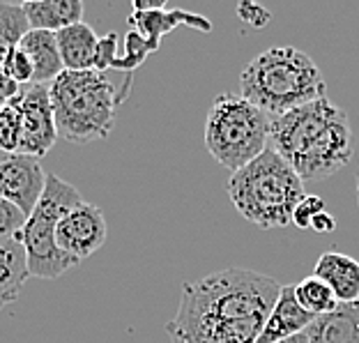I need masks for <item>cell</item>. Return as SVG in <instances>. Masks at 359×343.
<instances>
[{
    "instance_id": "44dd1931",
    "label": "cell",
    "mask_w": 359,
    "mask_h": 343,
    "mask_svg": "<svg viewBox=\"0 0 359 343\" xmlns=\"http://www.w3.org/2000/svg\"><path fill=\"white\" fill-rule=\"evenodd\" d=\"M21 145V113L14 100L0 109V152L16 154Z\"/></svg>"
},
{
    "instance_id": "e0dca14e",
    "label": "cell",
    "mask_w": 359,
    "mask_h": 343,
    "mask_svg": "<svg viewBox=\"0 0 359 343\" xmlns=\"http://www.w3.org/2000/svg\"><path fill=\"white\" fill-rule=\"evenodd\" d=\"M23 12L30 23V30L58 32L83 19V3L81 0H28L23 3Z\"/></svg>"
},
{
    "instance_id": "2e32d148",
    "label": "cell",
    "mask_w": 359,
    "mask_h": 343,
    "mask_svg": "<svg viewBox=\"0 0 359 343\" xmlns=\"http://www.w3.org/2000/svg\"><path fill=\"white\" fill-rule=\"evenodd\" d=\"M55 42L62 58V67L67 72H88L95 67V53H97V32L88 23H74L69 28H62L55 32Z\"/></svg>"
},
{
    "instance_id": "8992f818",
    "label": "cell",
    "mask_w": 359,
    "mask_h": 343,
    "mask_svg": "<svg viewBox=\"0 0 359 343\" xmlns=\"http://www.w3.org/2000/svg\"><path fill=\"white\" fill-rule=\"evenodd\" d=\"M269 127L272 118L242 95H219L205 120V148L235 173L269 148Z\"/></svg>"
},
{
    "instance_id": "603a6c76",
    "label": "cell",
    "mask_w": 359,
    "mask_h": 343,
    "mask_svg": "<svg viewBox=\"0 0 359 343\" xmlns=\"http://www.w3.org/2000/svg\"><path fill=\"white\" fill-rule=\"evenodd\" d=\"M118 32H109V35L100 37V42H97V53H95V72H100V74H106L109 69H113V65L118 60Z\"/></svg>"
},
{
    "instance_id": "d6986e66",
    "label": "cell",
    "mask_w": 359,
    "mask_h": 343,
    "mask_svg": "<svg viewBox=\"0 0 359 343\" xmlns=\"http://www.w3.org/2000/svg\"><path fill=\"white\" fill-rule=\"evenodd\" d=\"M30 32V23L23 12V5L0 3V65L14 48H19L21 39Z\"/></svg>"
},
{
    "instance_id": "5bb4252c",
    "label": "cell",
    "mask_w": 359,
    "mask_h": 343,
    "mask_svg": "<svg viewBox=\"0 0 359 343\" xmlns=\"http://www.w3.org/2000/svg\"><path fill=\"white\" fill-rule=\"evenodd\" d=\"M19 48L32 62V83L35 86H51L65 72L58 42H55V32L30 30L21 39Z\"/></svg>"
},
{
    "instance_id": "277c9868",
    "label": "cell",
    "mask_w": 359,
    "mask_h": 343,
    "mask_svg": "<svg viewBox=\"0 0 359 343\" xmlns=\"http://www.w3.org/2000/svg\"><path fill=\"white\" fill-rule=\"evenodd\" d=\"M235 210L258 228L272 231L292 224V212L304 199V182L274 150H265L228 180Z\"/></svg>"
},
{
    "instance_id": "ac0fdd59",
    "label": "cell",
    "mask_w": 359,
    "mask_h": 343,
    "mask_svg": "<svg viewBox=\"0 0 359 343\" xmlns=\"http://www.w3.org/2000/svg\"><path fill=\"white\" fill-rule=\"evenodd\" d=\"M28 260L16 238L0 240V309L19 300L28 281Z\"/></svg>"
},
{
    "instance_id": "6da1fadb",
    "label": "cell",
    "mask_w": 359,
    "mask_h": 343,
    "mask_svg": "<svg viewBox=\"0 0 359 343\" xmlns=\"http://www.w3.org/2000/svg\"><path fill=\"white\" fill-rule=\"evenodd\" d=\"M279 292V281L244 267L219 269L187 281L177 311L166 323L168 341L256 343Z\"/></svg>"
},
{
    "instance_id": "4fadbf2b",
    "label": "cell",
    "mask_w": 359,
    "mask_h": 343,
    "mask_svg": "<svg viewBox=\"0 0 359 343\" xmlns=\"http://www.w3.org/2000/svg\"><path fill=\"white\" fill-rule=\"evenodd\" d=\"M313 276L330 285L339 304L359 302V263L341 251H325L313 267Z\"/></svg>"
},
{
    "instance_id": "8fae6325",
    "label": "cell",
    "mask_w": 359,
    "mask_h": 343,
    "mask_svg": "<svg viewBox=\"0 0 359 343\" xmlns=\"http://www.w3.org/2000/svg\"><path fill=\"white\" fill-rule=\"evenodd\" d=\"M129 26H132L138 35L145 39V44L154 53L161 44V37L166 32L175 30L180 26H189L194 30L210 32L212 21L203 14H194L187 10H168L166 3H145V0H136L134 12L129 16Z\"/></svg>"
},
{
    "instance_id": "9c48e42d",
    "label": "cell",
    "mask_w": 359,
    "mask_h": 343,
    "mask_svg": "<svg viewBox=\"0 0 359 343\" xmlns=\"http://www.w3.org/2000/svg\"><path fill=\"white\" fill-rule=\"evenodd\" d=\"M106 235H109V226H106L102 210L83 201L58 222L55 240L65 254L74 256L81 263L104 247Z\"/></svg>"
},
{
    "instance_id": "4dcf8cb0",
    "label": "cell",
    "mask_w": 359,
    "mask_h": 343,
    "mask_svg": "<svg viewBox=\"0 0 359 343\" xmlns=\"http://www.w3.org/2000/svg\"><path fill=\"white\" fill-rule=\"evenodd\" d=\"M7 157H10V154H3V152H0V161H5Z\"/></svg>"
},
{
    "instance_id": "7a4b0ae2",
    "label": "cell",
    "mask_w": 359,
    "mask_h": 343,
    "mask_svg": "<svg viewBox=\"0 0 359 343\" xmlns=\"http://www.w3.org/2000/svg\"><path fill=\"white\" fill-rule=\"evenodd\" d=\"M269 150L299 175L302 182H323L353 157V127L348 113L327 97L272 118Z\"/></svg>"
},
{
    "instance_id": "ffe728a7",
    "label": "cell",
    "mask_w": 359,
    "mask_h": 343,
    "mask_svg": "<svg viewBox=\"0 0 359 343\" xmlns=\"http://www.w3.org/2000/svg\"><path fill=\"white\" fill-rule=\"evenodd\" d=\"M295 297L299 302V307L304 309L306 314H311L313 318L330 314L339 307V302L334 297V292L330 290V285L313 274L304 276V279L295 285Z\"/></svg>"
},
{
    "instance_id": "7c38bea8",
    "label": "cell",
    "mask_w": 359,
    "mask_h": 343,
    "mask_svg": "<svg viewBox=\"0 0 359 343\" xmlns=\"http://www.w3.org/2000/svg\"><path fill=\"white\" fill-rule=\"evenodd\" d=\"M311 323L313 316L306 314L295 297V285H281L276 304L265 318L263 332H260L256 343H279L283 339H290L295 334L304 332Z\"/></svg>"
},
{
    "instance_id": "cb8c5ba5",
    "label": "cell",
    "mask_w": 359,
    "mask_h": 343,
    "mask_svg": "<svg viewBox=\"0 0 359 343\" xmlns=\"http://www.w3.org/2000/svg\"><path fill=\"white\" fill-rule=\"evenodd\" d=\"M26 219L28 217L23 215L19 208L0 199V240L16 238V233H19L21 228H23Z\"/></svg>"
},
{
    "instance_id": "ba28073f",
    "label": "cell",
    "mask_w": 359,
    "mask_h": 343,
    "mask_svg": "<svg viewBox=\"0 0 359 343\" xmlns=\"http://www.w3.org/2000/svg\"><path fill=\"white\" fill-rule=\"evenodd\" d=\"M14 102L21 113V145L16 154H26L32 159L44 157L60 138L48 100V86H23Z\"/></svg>"
},
{
    "instance_id": "1f68e13d",
    "label": "cell",
    "mask_w": 359,
    "mask_h": 343,
    "mask_svg": "<svg viewBox=\"0 0 359 343\" xmlns=\"http://www.w3.org/2000/svg\"><path fill=\"white\" fill-rule=\"evenodd\" d=\"M0 109H3V106H0Z\"/></svg>"
},
{
    "instance_id": "7402d4cb",
    "label": "cell",
    "mask_w": 359,
    "mask_h": 343,
    "mask_svg": "<svg viewBox=\"0 0 359 343\" xmlns=\"http://www.w3.org/2000/svg\"><path fill=\"white\" fill-rule=\"evenodd\" d=\"M3 69L5 74L10 76L16 86H30L32 83V62L21 48H14V51L3 60Z\"/></svg>"
},
{
    "instance_id": "9a60e30c",
    "label": "cell",
    "mask_w": 359,
    "mask_h": 343,
    "mask_svg": "<svg viewBox=\"0 0 359 343\" xmlns=\"http://www.w3.org/2000/svg\"><path fill=\"white\" fill-rule=\"evenodd\" d=\"M304 334L309 343H359V302L339 304L334 311L313 318Z\"/></svg>"
},
{
    "instance_id": "83f0119b",
    "label": "cell",
    "mask_w": 359,
    "mask_h": 343,
    "mask_svg": "<svg viewBox=\"0 0 359 343\" xmlns=\"http://www.w3.org/2000/svg\"><path fill=\"white\" fill-rule=\"evenodd\" d=\"M334 228H337V219H334V215H330L327 210L320 212V215H316L313 217V222H311V231L316 233H332Z\"/></svg>"
},
{
    "instance_id": "4316f807",
    "label": "cell",
    "mask_w": 359,
    "mask_h": 343,
    "mask_svg": "<svg viewBox=\"0 0 359 343\" xmlns=\"http://www.w3.org/2000/svg\"><path fill=\"white\" fill-rule=\"evenodd\" d=\"M21 86H16L14 81L5 74L3 65H0V106H5L10 100H14L16 95H19Z\"/></svg>"
},
{
    "instance_id": "484cf974",
    "label": "cell",
    "mask_w": 359,
    "mask_h": 343,
    "mask_svg": "<svg viewBox=\"0 0 359 343\" xmlns=\"http://www.w3.org/2000/svg\"><path fill=\"white\" fill-rule=\"evenodd\" d=\"M238 16L244 23H249V26H254V28H263L269 23V19H272V14H269L265 7L258 5V3H240L238 5Z\"/></svg>"
},
{
    "instance_id": "5b68a950",
    "label": "cell",
    "mask_w": 359,
    "mask_h": 343,
    "mask_svg": "<svg viewBox=\"0 0 359 343\" xmlns=\"http://www.w3.org/2000/svg\"><path fill=\"white\" fill-rule=\"evenodd\" d=\"M58 136L69 143L102 141L111 134L118 106L125 102L113 83L95 69L67 72L48 86Z\"/></svg>"
},
{
    "instance_id": "3957f363",
    "label": "cell",
    "mask_w": 359,
    "mask_h": 343,
    "mask_svg": "<svg viewBox=\"0 0 359 343\" xmlns=\"http://www.w3.org/2000/svg\"><path fill=\"white\" fill-rule=\"evenodd\" d=\"M242 97L269 118L325 97L327 83L313 58L295 46H274L249 60L240 74Z\"/></svg>"
},
{
    "instance_id": "d4e9b609",
    "label": "cell",
    "mask_w": 359,
    "mask_h": 343,
    "mask_svg": "<svg viewBox=\"0 0 359 343\" xmlns=\"http://www.w3.org/2000/svg\"><path fill=\"white\" fill-rule=\"evenodd\" d=\"M320 212H325V201L320 199V196L309 194L297 203L295 212H292V224H295L297 228H302V231H306V228H311L313 217L320 215Z\"/></svg>"
},
{
    "instance_id": "f546056e",
    "label": "cell",
    "mask_w": 359,
    "mask_h": 343,
    "mask_svg": "<svg viewBox=\"0 0 359 343\" xmlns=\"http://www.w3.org/2000/svg\"><path fill=\"white\" fill-rule=\"evenodd\" d=\"M357 206H359V168H357Z\"/></svg>"
},
{
    "instance_id": "52a82bcc",
    "label": "cell",
    "mask_w": 359,
    "mask_h": 343,
    "mask_svg": "<svg viewBox=\"0 0 359 343\" xmlns=\"http://www.w3.org/2000/svg\"><path fill=\"white\" fill-rule=\"evenodd\" d=\"M79 203H83V199H81L74 184L65 182L58 175H46V187L39 196L35 210L28 215L21 231L16 233V240L21 242L23 251H26L30 276L58 279L60 274L79 265V260L65 254L58 247V240H55L58 222Z\"/></svg>"
},
{
    "instance_id": "30bf717a",
    "label": "cell",
    "mask_w": 359,
    "mask_h": 343,
    "mask_svg": "<svg viewBox=\"0 0 359 343\" xmlns=\"http://www.w3.org/2000/svg\"><path fill=\"white\" fill-rule=\"evenodd\" d=\"M44 187L46 173L39 159L10 154L5 161H0V199L16 206L26 217L35 210Z\"/></svg>"
},
{
    "instance_id": "f1b7e54d",
    "label": "cell",
    "mask_w": 359,
    "mask_h": 343,
    "mask_svg": "<svg viewBox=\"0 0 359 343\" xmlns=\"http://www.w3.org/2000/svg\"><path fill=\"white\" fill-rule=\"evenodd\" d=\"M279 343H309V337H306L304 332H299V334H295V337L283 339V341H279Z\"/></svg>"
}]
</instances>
